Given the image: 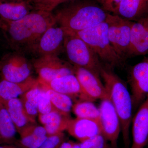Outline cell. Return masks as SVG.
<instances>
[{
  "label": "cell",
  "mask_w": 148,
  "mask_h": 148,
  "mask_svg": "<svg viewBox=\"0 0 148 148\" xmlns=\"http://www.w3.org/2000/svg\"><path fill=\"white\" fill-rule=\"evenodd\" d=\"M56 24L52 12L36 10L18 21H2L0 29L13 51L33 53L44 33Z\"/></svg>",
  "instance_id": "obj_1"
},
{
  "label": "cell",
  "mask_w": 148,
  "mask_h": 148,
  "mask_svg": "<svg viewBox=\"0 0 148 148\" xmlns=\"http://www.w3.org/2000/svg\"><path fill=\"white\" fill-rule=\"evenodd\" d=\"M108 13L95 3L83 2L60 10L54 16L56 24L66 33L76 34L106 21Z\"/></svg>",
  "instance_id": "obj_2"
},
{
  "label": "cell",
  "mask_w": 148,
  "mask_h": 148,
  "mask_svg": "<svg viewBox=\"0 0 148 148\" xmlns=\"http://www.w3.org/2000/svg\"><path fill=\"white\" fill-rule=\"evenodd\" d=\"M100 76L104 81L108 97L119 117L125 148H128L130 144V128L133 109L131 94L125 83L110 70L103 67Z\"/></svg>",
  "instance_id": "obj_3"
},
{
  "label": "cell",
  "mask_w": 148,
  "mask_h": 148,
  "mask_svg": "<svg viewBox=\"0 0 148 148\" xmlns=\"http://www.w3.org/2000/svg\"><path fill=\"white\" fill-rule=\"evenodd\" d=\"M75 34L90 46L100 61L111 68L121 65L123 61L111 45L106 21Z\"/></svg>",
  "instance_id": "obj_4"
},
{
  "label": "cell",
  "mask_w": 148,
  "mask_h": 148,
  "mask_svg": "<svg viewBox=\"0 0 148 148\" xmlns=\"http://www.w3.org/2000/svg\"><path fill=\"white\" fill-rule=\"evenodd\" d=\"M66 33L64 49L70 62L100 76L103 66L92 49L76 34Z\"/></svg>",
  "instance_id": "obj_5"
},
{
  "label": "cell",
  "mask_w": 148,
  "mask_h": 148,
  "mask_svg": "<svg viewBox=\"0 0 148 148\" xmlns=\"http://www.w3.org/2000/svg\"><path fill=\"white\" fill-rule=\"evenodd\" d=\"M33 65L25 53L13 51L0 60V74L2 79L11 82L22 83L32 78Z\"/></svg>",
  "instance_id": "obj_6"
},
{
  "label": "cell",
  "mask_w": 148,
  "mask_h": 148,
  "mask_svg": "<svg viewBox=\"0 0 148 148\" xmlns=\"http://www.w3.org/2000/svg\"><path fill=\"white\" fill-rule=\"evenodd\" d=\"M106 21L111 45L117 54L124 61L129 48L133 21L109 13Z\"/></svg>",
  "instance_id": "obj_7"
},
{
  "label": "cell",
  "mask_w": 148,
  "mask_h": 148,
  "mask_svg": "<svg viewBox=\"0 0 148 148\" xmlns=\"http://www.w3.org/2000/svg\"><path fill=\"white\" fill-rule=\"evenodd\" d=\"M32 65L38 75L40 84H47L57 78L75 74L74 66L57 55L40 56L34 60Z\"/></svg>",
  "instance_id": "obj_8"
},
{
  "label": "cell",
  "mask_w": 148,
  "mask_h": 148,
  "mask_svg": "<svg viewBox=\"0 0 148 148\" xmlns=\"http://www.w3.org/2000/svg\"><path fill=\"white\" fill-rule=\"evenodd\" d=\"M99 109L102 134L112 147L117 148L121 125L118 115L108 96L101 100Z\"/></svg>",
  "instance_id": "obj_9"
},
{
  "label": "cell",
  "mask_w": 148,
  "mask_h": 148,
  "mask_svg": "<svg viewBox=\"0 0 148 148\" xmlns=\"http://www.w3.org/2000/svg\"><path fill=\"white\" fill-rule=\"evenodd\" d=\"M74 66L75 75L81 87L84 100L94 101L103 100L108 96L100 76L82 67Z\"/></svg>",
  "instance_id": "obj_10"
},
{
  "label": "cell",
  "mask_w": 148,
  "mask_h": 148,
  "mask_svg": "<svg viewBox=\"0 0 148 148\" xmlns=\"http://www.w3.org/2000/svg\"><path fill=\"white\" fill-rule=\"evenodd\" d=\"M128 81L133 108L141 105L148 95V57L130 70Z\"/></svg>",
  "instance_id": "obj_11"
},
{
  "label": "cell",
  "mask_w": 148,
  "mask_h": 148,
  "mask_svg": "<svg viewBox=\"0 0 148 148\" xmlns=\"http://www.w3.org/2000/svg\"><path fill=\"white\" fill-rule=\"evenodd\" d=\"M66 33L62 27L57 24L47 30L37 43L33 53L39 56L46 55H58L64 49Z\"/></svg>",
  "instance_id": "obj_12"
},
{
  "label": "cell",
  "mask_w": 148,
  "mask_h": 148,
  "mask_svg": "<svg viewBox=\"0 0 148 148\" xmlns=\"http://www.w3.org/2000/svg\"><path fill=\"white\" fill-rule=\"evenodd\" d=\"M148 53V16L133 22L126 58Z\"/></svg>",
  "instance_id": "obj_13"
},
{
  "label": "cell",
  "mask_w": 148,
  "mask_h": 148,
  "mask_svg": "<svg viewBox=\"0 0 148 148\" xmlns=\"http://www.w3.org/2000/svg\"><path fill=\"white\" fill-rule=\"evenodd\" d=\"M131 148H145L148 143V96L132 120Z\"/></svg>",
  "instance_id": "obj_14"
},
{
  "label": "cell",
  "mask_w": 148,
  "mask_h": 148,
  "mask_svg": "<svg viewBox=\"0 0 148 148\" xmlns=\"http://www.w3.org/2000/svg\"><path fill=\"white\" fill-rule=\"evenodd\" d=\"M66 130L80 142L102 134L99 120L78 118L71 119Z\"/></svg>",
  "instance_id": "obj_15"
},
{
  "label": "cell",
  "mask_w": 148,
  "mask_h": 148,
  "mask_svg": "<svg viewBox=\"0 0 148 148\" xmlns=\"http://www.w3.org/2000/svg\"><path fill=\"white\" fill-rule=\"evenodd\" d=\"M43 88H49L56 92L84 100L81 87L75 74L67 75L53 80L45 84H40Z\"/></svg>",
  "instance_id": "obj_16"
},
{
  "label": "cell",
  "mask_w": 148,
  "mask_h": 148,
  "mask_svg": "<svg viewBox=\"0 0 148 148\" xmlns=\"http://www.w3.org/2000/svg\"><path fill=\"white\" fill-rule=\"evenodd\" d=\"M32 6L23 0L0 1V18L4 22L18 21L32 12Z\"/></svg>",
  "instance_id": "obj_17"
},
{
  "label": "cell",
  "mask_w": 148,
  "mask_h": 148,
  "mask_svg": "<svg viewBox=\"0 0 148 148\" xmlns=\"http://www.w3.org/2000/svg\"><path fill=\"white\" fill-rule=\"evenodd\" d=\"M39 84L38 79L33 78L22 83L11 82L2 79L0 80V103L3 104L12 99L18 98Z\"/></svg>",
  "instance_id": "obj_18"
},
{
  "label": "cell",
  "mask_w": 148,
  "mask_h": 148,
  "mask_svg": "<svg viewBox=\"0 0 148 148\" xmlns=\"http://www.w3.org/2000/svg\"><path fill=\"white\" fill-rule=\"evenodd\" d=\"M116 15L137 21L148 16V0H121Z\"/></svg>",
  "instance_id": "obj_19"
},
{
  "label": "cell",
  "mask_w": 148,
  "mask_h": 148,
  "mask_svg": "<svg viewBox=\"0 0 148 148\" xmlns=\"http://www.w3.org/2000/svg\"><path fill=\"white\" fill-rule=\"evenodd\" d=\"M19 148H39L47 138L44 126L33 124L23 130L20 133Z\"/></svg>",
  "instance_id": "obj_20"
},
{
  "label": "cell",
  "mask_w": 148,
  "mask_h": 148,
  "mask_svg": "<svg viewBox=\"0 0 148 148\" xmlns=\"http://www.w3.org/2000/svg\"><path fill=\"white\" fill-rule=\"evenodd\" d=\"M40 122L44 125L48 136L56 135L66 130L70 117L65 116L57 111L45 114H38Z\"/></svg>",
  "instance_id": "obj_21"
},
{
  "label": "cell",
  "mask_w": 148,
  "mask_h": 148,
  "mask_svg": "<svg viewBox=\"0 0 148 148\" xmlns=\"http://www.w3.org/2000/svg\"><path fill=\"white\" fill-rule=\"evenodd\" d=\"M3 104L7 110L19 134L29 125L35 124L27 116L20 98L12 99Z\"/></svg>",
  "instance_id": "obj_22"
},
{
  "label": "cell",
  "mask_w": 148,
  "mask_h": 148,
  "mask_svg": "<svg viewBox=\"0 0 148 148\" xmlns=\"http://www.w3.org/2000/svg\"><path fill=\"white\" fill-rule=\"evenodd\" d=\"M41 91L39 84L25 92L19 98L27 116L33 123H36V119L38 114V104Z\"/></svg>",
  "instance_id": "obj_23"
},
{
  "label": "cell",
  "mask_w": 148,
  "mask_h": 148,
  "mask_svg": "<svg viewBox=\"0 0 148 148\" xmlns=\"http://www.w3.org/2000/svg\"><path fill=\"white\" fill-rule=\"evenodd\" d=\"M16 127L3 104L0 103V136L1 140L6 142L14 140Z\"/></svg>",
  "instance_id": "obj_24"
},
{
  "label": "cell",
  "mask_w": 148,
  "mask_h": 148,
  "mask_svg": "<svg viewBox=\"0 0 148 148\" xmlns=\"http://www.w3.org/2000/svg\"><path fill=\"white\" fill-rule=\"evenodd\" d=\"M45 89L47 92L56 110L63 115L69 117L73 105L72 98L68 95L56 92L51 89Z\"/></svg>",
  "instance_id": "obj_25"
},
{
  "label": "cell",
  "mask_w": 148,
  "mask_h": 148,
  "mask_svg": "<svg viewBox=\"0 0 148 148\" xmlns=\"http://www.w3.org/2000/svg\"><path fill=\"white\" fill-rule=\"evenodd\" d=\"M72 111L78 118L99 120L100 111L93 101L80 100L73 104Z\"/></svg>",
  "instance_id": "obj_26"
},
{
  "label": "cell",
  "mask_w": 148,
  "mask_h": 148,
  "mask_svg": "<svg viewBox=\"0 0 148 148\" xmlns=\"http://www.w3.org/2000/svg\"><path fill=\"white\" fill-rule=\"evenodd\" d=\"M70 1L72 0H31L30 3L36 10L51 12L61 4Z\"/></svg>",
  "instance_id": "obj_27"
},
{
  "label": "cell",
  "mask_w": 148,
  "mask_h": 148,
  "mask_svg": "<svg viewBox=\"0 0 148 148\" xmlns=\"http://www.w3.org/2000/svg\"><path fill=\"white\" fill-rule=\"evenodd\" d=\"M38 114H45L53 111H57L52 105L46 91L42 88L38 104Z\"/></svg>",
  "instance_id": "obj_28"
},
{
  "label": "cell",
  "mask_w": 148,
  "mask_h": 148,
  "mask_svg": "<svg viewBox=\"0 0 148 148\" xmlns=\"http://www.w3.org/2000/svg\"><path fill=\"white\" fill-rule=\"evenodd\" d=\"M108 141L102 134L88 139L79 143L81 148H110Z\"/></svg>",
  "instance_id": "obj_29"
},
{
  "label": "cell",
  "mask_w": 148,
  "mask_h": 148,
  "mask_svg": "<svg viewBox=\"0 0 148 148\" xmlns=\"http://www.w3.org/2000/svg\"><path fill=\"white\" fill-rule=\"evenodd\" d=\"M65 136L63 132L48 136L46 140L39 148H59L65 141Z\"/></svg>",
  "instance_id": "obj_30"
},
{
  "label": "cell",
  "mask_w": 148,
  "mask_h": 148,
  "mask_svg": "<svg viewBox=\"0 0 148 148\" xmlns=\"http://www.w3.org/2000/svg\"><path fill=\"white\" fill-rule=\"evenodd\" d=\"M102 8L107 12L116 14L121 0H97Z\"/></svg>",
  "instance_id": "obj_31"
},
{
  "label": "cell",
  "mask_w": 148,
  "mask_h": 148,
  "mask_svg": "<svg viewBox=\"0 0 148 148\" xmlns=\"http://www.w3.org/2000/svg\"><path fill=\"white\" fill-rule=\"evenodd\" d=\"M59 148H81L79 143H74L73 141H64L61 144Z\"/></svg>",
  "instance_id": "obj_32"
},
{
  "label": "cell",
  "mask_w": 148,
  "mask_h": 148,
  "mask_svg": "<svg viewBox=\"0 0 148 148\" xmlns=\"http://www.w3.org/2000/svg\"><path fill=\"white\" fill-rule=\"evenodd\" d=\"M0 148H19L16 146L11 145H0Z\"/></svg>",
  "instance_id": "obj_33"
},
{
  "label": "cell",
  "mask_w": 148,
  "mask_h": 148,
  "mask_svg": "<svg viewBox=\"0 0 148 148\" xmlns=\"http://www.w3.org/2000/svg\"><path fill=\"white\" fill-rule=\"evenodd\" d=\"M2 24V21L1 20V18H0V29H1V26Z\"/></svg>",
  "instance_id": "obj_34"
},
{
  "label": "cell",
  "mask_w": 148,
  "mask_h": 148,
  "mask_svg": "<svg viewBox=\"0 0 148 148\" xmlns=\"http://www.w3.org/2000/svg\"><path fill=\"white\" fill-rule=\"evenodd\" d=\"M1 1H7V0H0Z\"/></svg>",
  "instance_id": "obj_35"
},
{
  "label": "cell",
  "mask_w": 148,
  "mask_h": 148,
  "mask_svg": "<svg viewBox=\"0 0 148 148\" xmlns=\"http://www.w3.org/2000/svg\"><path fill=\"white\" fill-rule=\"evenodd\" d=\"M1 140V136H0V140Z\"/></svg>",
  "instance_id": "obj_36"
},
{
  "label": "cell",
  "mask_w": 148,
  "mask_h": 148,
  "mask_svg": "<svg viewBox=\"0 0 148 148\" xmlns=\"http://www.w3.org/2000/svg\"><path fill=\"white\" fill-rule=\"evenodd\" d=\"M110 148H112V147H111Z\"/></svg>",
  "instance_id": "obj_37"
},
{
  "label": "cell",
  "mask_w": 148,
  "mask_h": 148,
  "mask_svg": "<svg viewBox=\"0 0 148 148\" xmlns=\"http://www.w3.org/2000/svg\"><path fill=\"white\" fill-rule=\"evenodd\" d=\"M147 96H148V95H147Z\"/></svg>",
  "instance_id": "obj_38"
},
{
  "label": "cell",
  "mask_w": 148,
  "mask_h": 148,
  "mask_svg": "<svg viewBox=\"0 0 148 148\" xmlns=\"http://www.w3.org/2000/svg\"></svg>",
  "instance_id": "obj_39"
},
{
  "label": "cell",
  "mask_w": 148,
  "mask_h": 148,
  "mask_svg": "<svg viewBox=\"0 0 148 148\" xmlns=\"http://www.w3.org/2000/svg\"></svg>",
  "instance_id": "obj_40"
}]
</instances>
